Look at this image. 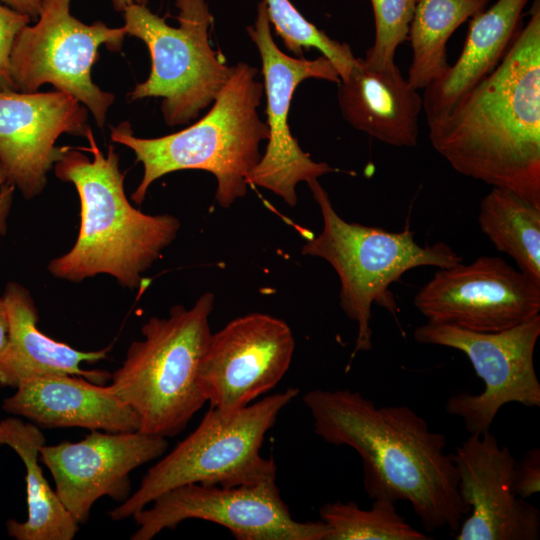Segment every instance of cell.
<instances>
[{
	"instance_id": "6da1fadb",
	"label": "cell",
	"mask_w": 540,
	"mask_h": 540,
	"mask_svg": "<svg viewBox=\"0 0 540 540\" xmlns=\"http://www.w3.org/2000/svg\"><path fill=\"white\" fill-rule=\"evenodd\" d=\"M303 402L318 436L359 454L369 498L408 501L427 532L458 531L470 507L444 434L410 407H379L359 391L315 389Z\"/></svg>"
},
{
	"instance_id": "7a4b0ae2",
	"label": "cell",
	"mask_w": 540,
	"mask_h": 540,
	"mask_svg": "<svg viewBox=\"0 0 540 540\" xmlns=\"http://www.w3.org/2000/svg\"><path fill=\"white\" fill-rule=\"evenodd\" d=\"M428 127L456 172L540 207L539 0L500 63Z\"/></svg>"
},
{
	"instance_id": "3957f363",
	"label": "cell",
	"mask_w": 540,
	"mask_h": 540,
	"mask_svg": "<svg viewBox=\"0 0 540 540\" xmlns=\"http://www.w3.org/2000/svg\"><path fill=\"white\" fill-rule=\"evenodd\" d=\"M89 147L65 146L54 165L55 175L72 183L80 199V229L74 246L50 261L56 278L80 282L98 274L114 277L121 286H141L142 273L176 238L180 221L171 214L150 215L133 207L124 191L125 173L112 145L106 155L98 148L91 128Z\"/></svg>"
},
{
	"instance_id": "277c9868",
	"label": "cell",
	"mask_w": 540,
	"mask_h": 540,
	"mask_svg": "<svg viewBox=\"0 0 540 540\" xmlns=\"http://www.w3.org/2000/svg\"><path fill=\"white\" fill-rule=\"evenodd\" d=\"M258 70L246 63L232 66L210 111L196 123L158 138H139L131 125L111 127L113 142L130 148L144 167L131 198L141 204L150 185L171 172L198 169L216 177L215 198L222 208L247 194L248 177L260 161V143L268 139V126L258 114L264 85Z\"/></svg>"
},
{
	"instance_id": "5b68a950",
	"label": "cell",
	"mask_w": 540,
	"mask_h": 540,
	"mask_svg": "<svg viewBox=\"0 0 540 540\" xmlns=\"http://www.w3.org/2000/svg\"><path fill=\"white\" fill-rule=\"evenodd\" d=\"M214 300L206 292L191 308L175 305L167 318H150L141 328L144 339L130 344L111 375V387L139 418L138 431L174 436L206 402L198 375Z\"/></svg>"
},
{
	"instance_id": "8992f818",
	"label": "cell",
	"mask_w": 540,
	"mask_h": 540,
	"mask_svg": "<svg viewBox=\"0 0 540 540\" xmlns=\"http://www.w3.org/2000/svg\"><path fill=\"white\" fill-rule=\"evenodd\" d=\"M323 221L321 232L306 240L301 252L328 262L340 280V307L357 325L350 361L372 348L371 309L386 308L395 318L397 306L389 287L407 271L422 267L448 268L462 262L448 244L422 246L406 227L400 232L348 222L334 209L318 179L307 182Z\"/></svg>"
},
{
	"instance_id": "52a82bcc",
	"label": "cell",
	"mask_w": 540,
	"mask_h": 540,
	"mask_svg": "<svg viewBox=\"0 0 540 540\" xmlns=\"http://www.w3.org/2000/svg\"><path fill=\"white\" fill-rule=\"evenodd\" d=\"M299 393L297 388L269 395L235 412L211 407L197 428L153 465L138 489L112 509L113 521L132 517L162 493L187 484L235 487L276 479L273 459L260 450L279 413Z\"/></svg>"
},
{
	"instance_id": "ba28073f",
	"label": "cell",
	"mask_w": 540,
	"mask_h": 540,
	"mask_svg": "<svg viewBox=\"0 0 540 540\" xmlns=\"http://www.w3.org/2000/svg\"><path fill=\"white\" fill-rule=\"evenodd\" d=\"M177 27L170 26L146 5L123 11L127 35L142 40L151 56L148 78L138 83L129 99L163 98L167 125L187 124L215 100L232 67L211 48L212 15L205 0H176Z\"/></svg>"
},
{
	"instance_id": "9c48e42d",
	"label": "cell",
	"mask_w": 540,
	"mask_h": 540,
	"mask_svg": "<svg viewBox=\"0 0 540 540\" xmlns=\"http://www.w3.org/2000/svg\"><path fill=\"white\" fill-rule=\"evenodd\" d=\"M71 0H42L35 25L16 36L10 54V74L20 92H37L43 84L68 93L91 111L103 127L115 96L91 78L98 48L120 52L126 31L102 21L87 25L70 13Z\"/></svg>"
},
{
	"instance_id": "30bf717a",
	"label": "cell",
	"mask_w": 540,
	"mask_h": 540,
	"mask_svg": "<svg viewBox=\"0 0 540 540\" xmlns=\"http://www.w3.org/2000/svg\"><path fill=\"white\" fill-rule=\"evenodd\" d=\"M540 336V314L511 328L477 332L427 321L417 326L413 338L421 344L463 352L485 388L479 394L462 392L445 404L447 413L463 420L469 434H482L508 403L540 407V382L534 353Z\"/></svg>"
},
{
	"instance_id": "8fae6325",
	"label": "cell",
	"mask_w": 540,
	"mask_h": 540,
	"mask_svg": "<svg viewBox=\"0 0 540 540\" xmlns=\"http://www.w3.org/2000/svg\"><path fill=\"white\" fill-rule=\"evenodd\" d=\"M150 504L132 516L138 526L132 540H151L188 519L219 524L237 540H325L327 534L320 519L300 522L291 516L276 479L235 487L187 484Z\"/></svg>"
},
{
	"instance_id": "7c38bea8",
	"label": "cell",
	"mask_w": 540,
	"mask_h": 540,
	"mask_svg": "<svg viewBox=\"0 0 540 540\" xmlns=\"http://www.w3.org/2000/svg\"><path fill=\"white\" fill-rule=\"evenodd\" d=\"M271 26L266 2L262 0L257 7L256 20L247 27V32L261 57L269 135L266 150L250 173L248 183L273 192L294 207L298 183L318 179L336 169L312 160L291 134L288 114L293 94L297 86L309 78L337 84L341 79L334 64L323 55L308 60L282 52L272 37Z\"/></svg>"
},
{
	"instance_id": "4fadbf2b",
	"label": "cell",
	"mask_w": 540,
	"mask_h": 540,
	"mask_svg": "<svg viewBox=\"0 0 540 540\" xmlns=\"http://www.w3.org/2000/svg\"><path fill=\"white\" fill-rule=\"evenodd\" d=\"M413 303L427 321L496 332L540 314V284L500 257L480 256L439 268Z\"/></svg>"
},
{
	"instance_id": "5bb4252c",
	"label": "cell",
	"mask_w": 540,
	"mask_h": 540,
	"mask_svg": "<svg viewBox=\"0 0 540 540\" xmlns=\"http://www.w3.org/2000/svg\"><path fill=\"white\" fill-rule=\"evenodd\" d=\"M295 349L289 325L265 313L237 317L211 335L199 368L201 391L211 407L235 412L273 389Z\"/></svg>"
},
{
	"instance_id": "9a60e30c",
	"label": "cell",
	"mask_w": 540,
	"mask_h": 540,
	"mask_svg": "<svg viewBox=\"0 0 540 540\" xmlns=\"http://www.w3.org/2000/svg\"><path fill=\"white\" fill-rule=\"evenodd\" d=\"M167 447L162 436L93 430L77 442L43 445L39 461L50 471L63 505L83 524L99 498L126 500L130 495L129 474L163 455Z\"/></svg>"
},
{
	"instance_id": "2e32d148",
	"label": "cell",
	"mask_w": 540,
	"mask_h": 540,
	"mask_svg": "<svg viewBox=\"0 0 540 540\" xmlns=\"http://www.w3.org/2000/svg\"><path fill=\"white\" fill-rule=\"evenodd\" d=\"M89 129L88 109L68 93L0 91V163L8 182L26 199L38 196L64 153L58 137H86Z\"/></svg>"
},
{
	"instance_id": "e0dca14e",
	"label": "cell",
	"mask_w": 540,
	"mask_h": 540,
	"mask_svg": "<svg viewBox=\"0 0 540 540\" xmlns=\"http://www.w3.org/2000/svg\"><path fill=\"white\" fill-rule=\"evenodd\" d=\"M469 516L453 535L456 540H538L540 511L516 495L510 449L489 431L470 434L451 453Z\"/></svg>"
},
{
	"instance_id": "ac0fdd59",
	"label": "cell",
	"mask_w": 540,
	"mask_h": 540,
	"mask_svg": "<svg viewBox=\"0 0 540 540\" xmlns=\"http://www.w3.org/2000/svg\"><path fill=\"white\" fill-rule=\"evenodd\" d=\"M2 408L40 428L80 427L111 433L139 430L137 414L111 385L75 375L24 380L4 399Z\"/></svg>"
},
{
	"instance_id": "d6986e66",
	"label": "cell",
	"mask_w": 540,
	"mask_h": 540,
	"mask_svg": "<svg viewBox=\"0 0 540 540\" xmlns=\"http://www.w3.org/2000/svg\"><path fill=\"white\" fill-rule=\"evenodd\" d=\"M342 117L355 129L395 147H415L422 97L395 64L386 69L369 67L355 58L338 86Z\"/></svg>"
},
{
	"instance_id": "ffe728a7",
	"label": "cell",
	"mask_w": 540,
	"mask_h": 540,
	"mask_svg": "<svg viewBox=\"0 0 540 540\" xmlns=\"http://www.w3.org/2000/svg\"><path fill=\"white\" fill-rule=\"evenodd\" d=\"M9 318L8 342L0 355V386L16 388L31 378L75 375L97 384L111 379L106 371L85 370L81 363L106 359L110 348L80 351L42 333L38 312L28 290L9 282L3 294Z\"/></svg>"
},
{
	"instance_id": "44dd1931",
	"label": "cell",
	"mask_w": 540,
	"mask_h": 540,
	"mask_svg": "<svg viewBox=\"0 0 540 540\" xmlns=\"http://www.w3.org/2000/svg\"><path fill=\"white\" fill-rule=\"evenodd\" d=\"M530 0H497L471 17L463 49L453 65L425 88L422 97L427 121L445 116L502 60L517 34Z\"/></svg>"
},
{
	"instance_id": "7402d4cb",
	"label": "cell",
	"mask_w": 540,
	"mask_h": 540,
	"mask_svg": "<svg viewBox=\"0 0 540 540\" xmlns=\"http://www.w3.org/2000/svg\"><path fill=\"white\" fill-rule=\"evenodd\" d=\"M45 443L40 427L30 421L16 417L0 421V445L13 449L26 469L27 519L6 523L9 536L16 540H72L79 530L80 524L44 477L39 452Z\"/></svg>"
},
{
	"instance_id": "603a6c76",
	"label": "cell",
	"mask_w": 540,
	"mask_h": 540,
	"mask_svg": "<svg viewBox=\"0 0 540 540\" xmlns=\"http://www.w3.org/2000/svg\"><path fill=\"white\" fill-rule=\"evenodd\" d=\"M478 224L498 251L540 284V207L513 191L492 187L480 202Z\"/></svg>"
},
{
	"instance_id": "cb8c5ba5",
	"label": "cell",
	"mask_w": 540,
	"mask_h": 540,
	"mask_svg": "<svg viewBox=\"0 0 540 540\" xmlns=\"http://www.w3.org/2000/svg\"><path fill=\"white\" fill-rule=\"evenodd\" d=\"M490 0H418L409 26L412 62L407 81L425 89L448 69L447 42L466 20Z\"/></svg>"
},
{
	"instance_id": "d4e9b609",
	"label": "cell",
	"mask_w": 540,
	"mask_h": 540,
	"mask_svg": "<svg viewBox=\"0 0 540 540\" xmlns=\"http://www.w3.org/2000/svg\"><path fill=\"white\" fill-rule=\"evenodd\" d=\"M327 528L325 540H428L431 537L410 525L395 503L374 499L371 509L357 503L328 502L319 509Z\"/></svg>"
},
{
	"instance_id": "484cf974",
	"label": "cell",
	"mask_w": 540,
	"mask_h": 540,
	"mask_svg": "<svg viewBox=\"0 0 540 540\" xmlns=\"http://www.w3.org/2000/svg\"><path fill=\"white\" fill-rule=\"evenodd\" d=\"M271 25L286 48L296 57H302L309 48L318 49L345 80L355 61L350 46L331 39L325 32L309 22L289 0H265Z\"/></svg>"
},
{
	"instance_id": "4316f807",
	"label": "cell",
	"mask_w": 540,
	"mask_h": 540,
	"mask_svg": "<svg viewBox=\"0 0 540 540\" xmlns=\"http://www.w3.org/2000/svg\"><path fill=\"white\" fill-rule=\"evenodd\" d=\"M418 0H371L375 38L363 59L366 65L386 69L395 65V53L408 38Z\"/></svg>"
},
{
	"instance_id": "83f0119b",
	"label": "cell",
	"mask_w": 540,
	"mask_h": 540,
	"mask_svg": "<svg viewBox=\"0 0 540 540\" xmlns=\"http://www.w3.org/2000/svg\"><path fill=\"white\" fill-rule=\"evenodd\" d=\"M31 18L0 4V91H17L10 74V54L18 33Z\"/></svg>"
},
{
	"instance_id": "f1b7e54d",
	"label": "cell",
	"mask_w": 540,
	"mask_h": 540,
	"mask_svg": "<svg viewBox=\"0 0 540 540\" xmlns=\"http://www.w3.org/2000/svg\"><path fill=\"white\" fill-rule=\"evenodd\" d=\"M513 489L517 496L527 499L540 490V449L533 447L525 453L513 470Z\"/></svg>"
},
{
	"instance_id": "f546056e",
	"label": "cell",
	"mask_w": 540,
	"mask_h": 540,
	"mask_svg": "<svg viewBox=\"0 0 540 540\" xmlns=\"http://www.w3.org/2000/svg\"><path fill=\"white\" fill-rule=\"evenodd\" d=\"M15 187L8 182L6 172L0 163V235L7 230V218L13 201Z\"/></svg>"
},
{
	"instance_id": "4dcf8cb0",
	"label": "cell",
	"mask_w": 540,
	"mask_h": 540,
	"mask_svg": "<svg viewBox=\"0 0 540 540\" xmlns=\"http://www.w3.org/2000/svg\"><path fill=\"white\" fill-rule=\"evenodd\" d=\"M4 5L37 19L41 10L42 0H0Z\"/></svg>"
},
{
	"instance_id": "1f68e13d",
	"label": "cell",
	"mask_w": 540,
	"mask_h": 540,
	"mask_svg": "<svg viewBox=\"0 0 540 540\" xmlns=\"http://www.w3.org/2000/svg\"><path fill=\"white\" fill-rule=\"evenodd\" d=\"M9 334V318L3 296H0V355L3 353Z\"/></svg>"
},
{
	"instance_id": "d6a6232c",
	"label": "cell",
	"mask_w": 540,
	"mask_h": 540,
	"mask_svg": "<svg viewBox=\"0 0 540 540\" xmlns=\"http://www.w3.org/2000/svg\"><path fill=\"white\" fill-rule=\"evenodd\" d=\"M149 0H111L113 8L117 12H123L128 6L137 4V5H147Z\"/></svg>"
}]
</instances>
